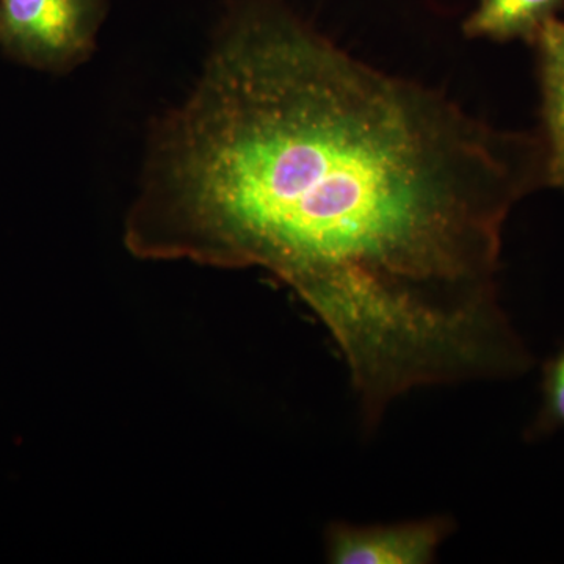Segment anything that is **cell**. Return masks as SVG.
<instances>
[{"label": "cell", "instance_id": "obj_1", "mask_svg": "<svg viewBox=\"0 0 564 564\" xmlns=\"http://www.w3.org/2000/svg\"><path fill=\"white\" fill-rule=\"evenodd\" d=\"M540 185V139L367 65L282 0H234L195 90L152 135L124 242L284 282L377 426L414 389L532 369L500 256Z\"/></svg>", "mask_w": 564, "mask_h": 564}, {"label": "cell", "instance_id": "obj_2", "mask_svg": "<svg viewBox=\"0 0 564 564\" xmlns=\"http://www.w3.org/2000/svg\"><path fill=\"white\" fill-rule=\"evenodd\" d=\"M109 0H0V50L14 62L68 73L95 51Z\"/></svg>", "mask_w": 564, "mask_h": 564}, {"label": "cell", "instance_id": "obj_3", "mask_svg": "<svg viewBox=\"0 0 564 564\" xmlns=\"http://www.w3.org/2000/svg\"><path fill=\"white\" fill-rule=\"evenodd\" d=\"M451 518L383 525H329L326 556L336 564H429L454 532Z\"/></svg>", "mask_w": 564, "mask_h": 564}, {"label": "cell", "instance_id": "obj_4", "mask_svg": "<svg viewBox=\"0 0 564 564\" xmlns=\"http://www.w3.org/2000/svg\"><path fill=\"white\" fill-rule=\"evenodd\" d=\"M536 44L543 96L544 185L564 191V41L547 21Z\"/></svg>", "mask_w": 564, "mask_h": 564}, {"label": "cell", "instance_id": "obj_5", "mask_svg": "<svg viewBox=\"0 0 564 564\" xmlns=\"http://www.w3.org/2000/svg\"><path fill=\"white\" fill-rule=\"evenodd\" d=\"M563 0H480L478 9L464 21L469 39L494 41L525 40L538 36L552 20Z\"/></svg>", "mask_w": 564, "mask_h": 564}, {"label": "cell", "instance_id": "obj_6", "mask_svg": "<svg viewBox=\"0 0 564 564\" xmlns=\"http://www.w3.org/2000/svg\"><path fill=\"white\" fill-rule=\"evenodd\" d=\"M564 430V343L541 370V404L527 441H540Z\"/></svg>", "mask_w": 564, "mask_h": 564}, {"label": "cell", "instance_id": "obj_7", "mask_svg": "<svg viewBox=\"0 0 564 564\" xmlns=\"http://www.w3.org/2000/svg\"><path fill=\"white\" fill-rule=\"evenodd\" d=\"M549 24H551V28L554 29L556 35H558L560 39L564 41V22L556 20V18H552V20L549 21Z\"/></svg>", "mask_w": 564, "mask_h": 564}]
</instances>
